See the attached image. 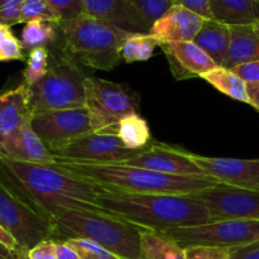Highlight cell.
I'll use <instances>...</instances> for the list:
<instances>
[{"mask_svg":"<svg viewBox=\"0 0 259 259\" xmlns=\"http://www.w3.org/2000/svg\"><path fill=\"white\" fill-rule=\"evenodd\" d=\"M0 180L46 219L65 210L100 212L95 199L103 187L70 174L57 164H38L3 157Z\"/></svg>","mask_w":259,"mask_h":259,"instance_id":"obj_1","label":"cell"},{"mask_svg":"<svg viewBox=\"0 0 259 259\" xmlns=\"http://www.w3.org/2000/svg\"><path fill=\"white\" fill-rule=\"evenodd\" d=\"M95 205L104 214L162 233L215 220L191 195L133 194L103 189L96 196Z\"/></svg>","mask_w":259,"mask_h":259,"instance_id":"obj_2","label":"cell"},{"mask_svg":"<svg viewBox=\"0 0 259 259\" xmlns=\"http://www.w3.org/2000/svg\"><path fill=\"white\" fill-rule=\"evenodd\" d=\"M55 164L105 190L133 194L192 195L219 182L207 176H179L123 163H80L55 159Z\"/></svg>","mask_w":259,"mask_h":259,"instance_id":"obj_3","label":"cell"},{"mask_svg":"<svg viewBox=\"0 0 259 259\" xmlns=\"http://www.w3.org/2000/svg\"><path fill=\"white\" fill-rule=\"evenodd\" d=\"M58 29L67 57L101 71H111L120 63L124 43L133 34L88 14L61 22Z\"/></svg>","mask_w":259,"mask_h":259,"instance_id":"obj_4","label":"cell"},{"mask_svg":"<svg viewBox=\"0 0 259 259\" xmlns=\"http://www.w3.org/2000/svg\"><path fill=\"white\" fill-rule=\"evenodd\" d=\"M53 239L85 238L99 243L121 259H141L139 228L123 219L89 210H65L51 220Z\"/></svg>","mask_w":259,"mask_h":259,"instance_id":"obj_5","label":"cell"},{"mask_svg":"<svg viewBox=\"0 0 259 259\" xmlns=\"http://www.w3.org/2000/svg\"><path fill=\"white\" fill-rule=\"evenodd\" d=\"M85 80L73 60L67 56L56 58L47 75L29 88L33 115L85 108Z\"/></svg>","mask_w":259,"mask_h":259,"instance_id":"obj_6","label":"cell"},{"mask_svg":"<svg viewBox=\"0 0 259 259\" xmlns=\"http://www.w3.org/2000/svg\"><path fill=\"white\" fill-rule=\"evenodd\" d=\"M86 103L91 126L96 133H118L123 118L139 111V96L128 85L86 76Z\"/></svg>","mask_w":259,"mask_h":259,"instance_id":"obj_7","label":"cell"},{"mask_svg":"<svg viewBox=\"0 0 259 259\" xmlns=\"http://www.w3.org/2000/svg\"><path fill=\"white\" fill-rule=\"evenodd\" d=\"M166 234L184 248L207 245L235 249L259 243V220L219 219L205 224L176 228Z\"/></svg>","mask_w":259,"mask_h":259,"instance_id":"obj_8","label":"cell"},{"mask_svg":"<svg viewBox=\"0 0 259 259\" xmlns=\"http://www.w3.org/2000/svg\"><path fill=\"white\" fill-rule=\"evenodd\" d=\"M0 224L15 238L20 249L28 252L42 243L53 239L50 220L35 211L28 202L0 180Z\"/></svg>","mask_w":259,"mask_h":259,"instance_id":"obj_9","label":"cell"},{"mask_svg":"<svg viewBox=\"0 0 259 259\" xmlns=\"http://www.w3.org/2000/svg\"><path fill=\"white\" fill-rule=\"evenodd\" d=\"M30 125L52 154L94 132L86 108L37 114L33 115Z\"/></svg>","mask_w":259,"mask_h":259,"instance_id":"obj_10","label":"cell"},{"mask_svg":"<svg viewBox=\"0 0 259 259\" xmlns=\"http://www.w3.org/2000/svg\"><path fill=\"white\" fill-rule=\"evenodd\" d=\"M136 152L126 148L116 134L93 132L61 148L53 157L80 163H123Z\"/></svg>","mask_w":259,"mask_h":259,"instance_id":"obj_11","label":"cell"},{"mask_svg":"<svg viewBox=\"0 0 259 259\" xmlns=\"http://www.w3.org/2000/svg\"><path fill=\"white\" fill-rule=\"evenodd\" d=\"M219 219L259 220V191L217 185L191 195Z\"/></svg>","mask_w":259,"mask_h":259,"instance_id":"obj_12","label":"cell"},{"mask_svg":"<svg viewBox=\"0 0 259 259\" xmlns=\"http://www.w3.org/2000/svg\"><path fill=\"white\" fill-rule=\"evenodd\" d=\"M123 164L179 176H205L187 154L186 149L169 144L151 142L146 148L137 151Z\"/></svg>","mask_w":259,"mask_h":259,"instance_id":"obj_13","label":"cell"},{"mask_svg":"<svg viewBox=\"0 0 259 259\" xmlns=\"http://www.w3.org/2000/svg\"><path fill=\"white\" fill-rule=\"evenodd\" d=\"M205 176L225 186L259 191V159L205 157L187 151Z\"/></svg>","mask_w":259,"mask_h":259,"instance_id":"obj_14","label":"cell"},{"mask_svg":"<svg viewBox=\"0 0 259 259\" xmlns=\"http://www.w3.org/2000/svg\"><path fill=\"white\" fill-rule=\"evenodd\" d=\"M204 18L182 5L174 4L151 25L148 34L158 45L176 42H194Z\"/></svg>","mask_w":259,"mask_h":259,"instance_id":"obj_15","label":"cell"},{"mask_svg":"<svg viewBox=\"0 0 259 259\" xmlns=\"http://www.w3.org/2000/svg\"><path fill=\"white\" fill-rule=\"evenodd\" d=\"M168 61L172 75L179 81L191 77H201L219 66L212 58L194 42H176L161 45Z\"/></svg>","mask_w":259,"mask_h":259,"instance_id":"obj_16","label":"cell"},{"mask_svg":"<svg viewBox=\"0 0 259 259\" xmlns=\"http://www.w3.org/2000/svg\"><path fill=\"white\" fill-rule=\"evenodd\" d=\"M32 118L30 89L27 83L0 94V143L29 124Z\"/></svg>","mask_w":259,"mask_h":259,"instance_id":"obj_17","label":"cell"},{"mask_svg":"<svg viewBox=\"0 0 259 259\" xmlns=\"http://www.w3.org/2000/svg\"><path fill=\"white\" fill-rule=\"evenodd\" d=\"M83 13L129 33H148L149 25L126 0H81Z\"/></svg>","mask_w":259,"mask_h":259,"instance_id":"obj_18","label":"cell"},{"mask_svg":"<svg viewBox=\"0 0 259 259\" xmlns=\"http://www.w3.org/2000/svg\"><path fill=\"white\" fill-rule=\"evenodd\" d=\"M5 157L22 162L38 164H55V157L42 139L27 124L0 143Z\"/></svg>","mask_w":259,"mask_h":259,"instance_id":"obj_19","label":"cell"},{"mask_svg":"<svg viewBox=\"0 0 259 259\" xmlns=\"http://www.w3.org/2000/svg\"><path fill=\"white\" fill-rule=\"evenodd\" d=\"M255 61H259V34L253 24L230 27L229 51L222 67L232 70Z\"/></svg>","mask_w":259,"mask_h":259,"instance_id":"obj_20","label":"cell"},{"mask_svg":"<svg viewBox=\"0 0 259 259\" xmlns=\"http://www.w3.org/2000/svg\"><path fill=\"white\" fill-rule=\"evenodd\" d=\"M212 19L233 27L250 25L259 19L257 0H209Z\"/></svg>","mask_w":259,"mask_h":259,"instance_id":"obj_21","label":"cell"},{"mask_svg":"<svg viewBox=\"0 0 259 259\" xmlns=\"http://www.w3.org/2000/svg\"><path fill=\"white\" fill-rule=\"evenodd\" d=\"M194 43L204 50L220 67L224 65L229 51L230 27L215 19H204Z\"/></svg>","mask_w":259,"mask_h":259,"instance_id":"obj_22","label":"cell"},{"mask_svg":"<svg viewBox=\"0 0 259 259\" xmlns=\"http://www.w3.org/2000/svg\"><path fill=\"white\" fill-rule=\"evenodd\" d=\"M141 259H185V248L162 232L142 230Z\"/></svg>","mask_w":259,"mask_h":259,"instance_id":"obj_23","label":"cell"},{"mask_svg":"<svg viewBox=\"0 0 259 259\" xmlns=\"http://www.w3.org/2000/svg\"><path fill=\"white\" fill-rule=\"evenodd\" d=\"M202 80L217 89L220 93L225 94L234 100L249 104V96L247 91V83L232 70L225 67H217L201 76Z\"/></svg>","mask_w":259,"mask_h":259,"instance_id":"obj_24","label":"cell"},{"mask_svg":"<svg viewBox=\"0 0 259 259\" xmlns=\"http://www.w3.org/2000/svg\"><path fill=\"white\" fill-rule=\"evenodd\" d=\"M116 136L132 151H141L151 143L152 134L148 123L138 113L131 114L119 123Z\"/></svg>","mask_w":259,"mask_h":259,"instance_id":"obj_25","label":"cell"},{"mask_svg":"<svg viewBox=\"0 0 259 259\" xmlns=\"http://www.w3.org/2000/svg\"><path fill=\"white\" fill-rule=\"evenodd\" d=\"M57 24L45 20H30L25 23L20 37L23 48L33 50V48L52 45L57 39Z\"/></svg>","mask_w":259,"mask_h":259,"instance_id":"obj_26","label":"cell"},{"mask_svg":"<svg viewBox=\"0 0 259 259\" xmlns=\"http://www.w3.org/2000/svg\"><path fill=\"white\" fill-rule=\"evenodd\" d=\"M158 42L148 33H133L125 40L121 50V57L125 62H144L154 55Z\"/></svg>","mask_w":259,"mask_h":259,"instance_id":"obj_27","label":"cell"},{"mask_svg":"<svg viewBox=\"0 0 259 259\" xmlns=\"http://www.w3.org/2000/svg\"><path fill=\"white\" fill-rule=\"evenodd\" d=\"M30 20H45V22L60 24L62 17L47 0H25L20 12L19 23H28Z\"/></svg>","mask_w":259,"mask_h":259,"instance_id":"obj_28","label":"cell"},{"mask_svg":"<svg viewBox=\"0 0 259 259\" xmlns=\"http://www.w3.org/2000/svg\"><path fill=\"white\" fill-rule=\"evenodd\" d=\"M48 56L50 52L46 47H37L29 51L27 58V66L23 72L24 83L33 86L39 82L48 72Z\"/></svg>","mask_w":259,"mask_h":259,"instance_id":"obj_29","label":"cell"},{"mask_svg":"<svg viewBox=\"0 0 259 259\" xmlns=\"http://www.w3.org/2000/svg\"><path fill=\"white\" fill-rule=\"evenodd\" d=\"M149 25L161 18L174 5L172 0H126Z\"/></svg>","mask_w":259,"mask_h":259,"instance_id":"obj_30","label":"cell"},{"mask_svg":"<svg viewBox=\"0 0 259 259\" xmlns=\"http://www.w3.org/2000/svg\"><path fill=\"white\" fill-rule=\"evenodd\" d=\"M23 50L22 42L13 34L10 27L0 24V62L23 61L25 58Z\"/></svg>","mask_w":259,"mask_h":259,"instance_id":"obj_31","label":"cell"},{"mask_svg":"<svg viewBox=\"0 0 259 259\" xmlns=\"http://www.w3.org/2000/svg\"><path fill=\"white\" fill-rule=\"evenodd\" d=\"M65 242L77 252L81 259H121L94 240L85 238H68Z\"/></svg>","mask_w":259,"mask_h":259,"instance_id":"obj_32","label":"cell"},{"mask_svg":"<svg viewBox=\"0 0 259 259\" xmlns=\"http://www.w3.org/2000/svg\"><path fill=\"white\" fill-rule=\"evenodd\" d=\"M230 253L228 248L190 245L185 248V259H230Z\"/></svg>","mask_w":259,"mask_h":259,"instance_id":"obj_33","label":"cell"},{"mask_svg":"<svg viewBox=\"0 0 259 259\" xmlns=\"http://www.w3.org/2000/svg\"><path fill=\"white\" fill-rule=\"evenodd\" d=\"M25 0H0V24H19L20 12Z\"/></svg>","mask_w":259,"mask_h":259,"instance_id":"obj_34","label":"cell"},{"mask_svg":"<svg viewBox=\"0 0 259 259\" xmlns=\"http://www.w3.org/2000/svg\"><path fill=\"white\" fill-rule=\"evenodd\" d=\"M47 2L60 13L62 22L85 14L81 0H47Z\"/></svg>","mask_w":259,"mask_h":259,"instance_id":"obj_35","label":"cell"},{"mask_svg":"<svg viewBox=\"0 0 259 259\" xmlns=\"http://www.w3.org/2000/svg\"><path fill=\"white\" fill-rule=\"evenodd\" d=\"M29 259H57L55 239L43 240L27 252Z\"/></svg>","mask_w":259,"mask_h":259,"instance_id":"obj_36","label":"cell"},{"mask_svg":"<svg viewBox=\"0 0 259 259\" xmlns=\"http://www.w3.org/2000/svg\"><path fill=\"white\" fill-rule=\"evenodd\" d=\"M232 71L235 75L239 76L245 83L259 82V61L239 65L232 68Z\"/></svg>","mask_w":259,"mask_h":259,"instance_id":"obj_37","label":"cell"},{"mask_svg":"<svg viewBox=\"0 0 259 259\" xmlns=\"http://www.w3.org/2000/svg\"><path fill=\"white\" fill-rule=\"evenodd\" d=\"M175 4L187 8L191 12L199 14L204 19H212L209 0H175Z\"/></svg>","mask_w":259,"mask_h":259,"instance_id":"obj_38","label":"cell"},{"mask_svg":"<svg viewBox=\"0 0 259 259\" xmlns=\"http://www.w3.org/2000/svg\"><path fill=\"white\" fill-rule=\"evenodd\" d=\"M230 250V259H259V243Z\"/></svg>","mask_w":259,"mask_h":259,"instance_id":"obj_39","label":"cell"},{"mask_svg":"<svg viewBox=\"0 0 259 259\" xmlns=\"http://www.w3.org/2000/svg\"><path fill=\"white\" fill-rule=\"evenodd\" d=\"M57 259H81L75 249L65 240H55Z\"/></svg>","mask_w":259,"mask_h":259,"instance_id":"obj_40","label":"cell"},{"mask_svg":"<svg viewBox=\"0 0 259 259\" xmlns=\"http://www.w3.org/2000/svg\"><path fill=\"white\" fill-rule=\"evenodd\" d=\"M0 245L4 247L5 249H8L9 252H14V250L20 249L19 244L18 242L15 240V238L8 232V229L5 227H3L0 224Z\"/></svg>","mask_w":259,"mask_h":259,"instance_id":"obj_41","label":"cell"},{"mask_svg":"<svg viewBox=\"0 0 259 259\" xmlns=\"http://www.w3.org/2000/svg\"><path fill=\"white\" fill-rule=\"evenodd\" d=\"M248 96H249V105L259 113V82L247 83Z\"/></svg>","mask_w":259,"mask_h":259,"instance_id":"obj_42","label":"cell"},{"mask_svg":"<svg viewBox=\"0 0 259 259\" xmlns=\"http://www.w3.org/2000/svg\"><path fill=\"white\" fill-rule=\"evenodd\" d=\"M9 259H29L27 255V252L23 249L14 250V252H10Z\"/></svg>","mask_w":259,"mask_h":259,"instance_id":"obj_43","label":"cell"},{"mask_svg":"<svg viewBox=\"0 0 259 259\" xmlns=\"http://www.w3.org/2000/svg\"><path fill=\"white\" fill-rule=\"evenodd\" d=\"M10 252L8 249H5L4 247L0 245V259H9Z\"/></svg>","mask_w":259,"mask_h":259,"instance_id":"obj_44","label":"cell"},{"mask_svg":"<svg viewBox=\"0 0 259 259\" xmlns=\"http://www.w3.org/2000/svg\"><path fill=\"white\" fill-rule=\"evenodd\" d=\"M253 27H254L255 32H257V33H258V34H259V19L257 20V22H255V23H254V24H253Z\"/></svg>","mask_w":259,"mask_h":259,"instance_id":"obj_45","label":"cell"},{"mask_svg":"<svg viewBox=\"0 0 259 259\" xmlns=\"http://www.w3.org/2000/svg\"><path fill=\"white\" fill-rule=\"evenodd\" d=\"M3 157H4V152H3L2 147H0V161H2V159H3Z\"/></svg>","mask_w":259,"mask_h":259,"instance_id":"obj_46","label":"cell"},{"mask_svg":"<svg viewBox=\"0 0 259 259\" xmlns=\"http://www.w3.org/2000/svg\"><path fill=\"white\" fill-rule=\"evenodd\" d=\"M172 3H174V4H175V0H172Z\"/></svg>","mask_w":259,"mask_h":259,"instance_id":"obj_47","label":"cell"},{"mask_svg":"<svg viewBox=\"0 0 259 259\" xmlns=\"http://www.w3.org/2000/svg\"><path fill=\"white\" fill-rule=\"evenodd\" d=\"M257 2H258V4H259V0H257Z\"/></svg>","mask_w":259,"mask_h":259,"instance_id":"obj_48","label":"cell"}]
</instances>
